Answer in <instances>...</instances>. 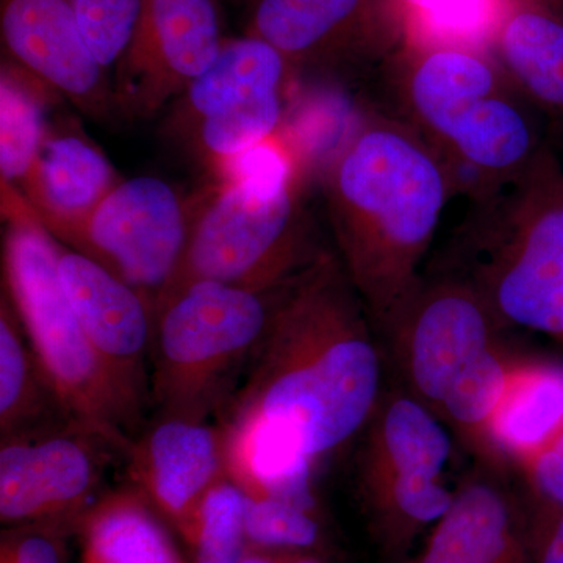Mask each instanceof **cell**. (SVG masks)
Wrapping results in <instances>:
<instances>
[{"mask_svg":"<svg viewBox=\"0 0 563 563\" xmlns=\"http://www.w3.org/2000/svg\"><path fill=\"white\" fill-rule=\"evenodd\" d=\"M384 351L340 258L318 255L277 291L246 376L218 417L290 433L320 470L361 435L384 395Z\"/></svg>","mask_w":563,"mask_h":563,"instance_id":"6da1fadb","label":"cell"},{"mask_svg":"<svg viewBox=\"0 0 563 563\" xmlns=\"http://www.w3.org/2000/svg\"><path fill=\"white\" fill-rule=\"evenodd\" d=\"M451 176L420 133L373 118L333 155L328 201L340 263L377 335L421 282Z\"/></svg>","mask_w":563,"mask_h":563,"instance_id":"7a4b0ae2","label":"cell"},{"mask_svg":"<svg viewBox=\"0 0 563 563\" xmlns=\"http://www.w3.org/2000/svg\"><path fill=\"white\" fill-rule=\"evenodd\" d=\"M279 288L257 291L195 282L155 303L151 344L155 415L210 420L225 409L265 336Z\"/></svg>","mask_w":563,"mask_h":563,"instance_id":"3957f363","label":"cell"},{"mask_svg":"<svg viewBox=\"0 0 563 563\" xmlns=\"http://www.w3.org/2000/svg\"><path fill=\"white\" fill-rule=\"evenodd\" d=\"M13 211L3 242L7 296L66 412L125 455L135 432L63 290L62 247L35 213H24L20 203Z\"/></svg>","mask_w":563,"mask_h":563,"instance_id":"277c9868","label":"cell"},{"mask_svg":"<svg viewBox=\"0 0 563 563\" xmlns=\"http://www.w3.org/2000/svg\"><path fill=\"white\" fill-rule=\"evenodd\" d=\"M299 190L301 180L274 191L220 184L190 218L184 257L157 302L195 282L272 291L301 273L320 254L307 251Z\"/></svg>","mask_w":563,"mask_h":563,"instance_id":"5b68a950","label":"cell"},{"mask_svg":"<svg viewBox=\"0 0 563 563\" xmlns=\"http://www.w3.org/2000/svg\"><path fill=\"white\" fill-rule=\"evenodd\" d=\"M561 195L521 196L477 242L472 282L499 324L548 333L563 343Z\"/></svg>","mask_w":563,"mask_h":563,"instance_id":"8992f818","label":"cell"},{"mask_svg":"<svg viewBox=\"0 0 563 563\" xmlns=\"http://www.w3.org/2000/svg\"><path fill=\"white\" fill-rule=\"evenodd\" d=\"M498 325L472 282L421 279L377 336L399 387L437 413L457 377L498 343Z\"/></svg>","mask_w":563,"mask_h":563,"instance_id":"52a82bcc","label":"cell"},{"mask_svg":"<svg viewBox=\"0 0 563 563\" xmlns=\"http://www.w3.org/2000/svg\"><path fill=\"white\" fill-rule=\"evenodd\" d=\"M113 454L102 433L68 421L0 440V520L5 526L76 528L101 498Z\"/></svg>","mask_w":563,"mask_h":563,"instance_id":"ba28073f","label":"cell"},{"mask_svg":"<svg viewBox=\"0 0 563 563\" xmlns=\"http://www.w3.org/2000/svg\"><path fill=\"white\" fill-rule=\"evenodd\" d=\"M190 218L165 180L150 176L121 180L81 229L73 251L128 282L154 312L184 257Z\"/></svg>","mask_w":563,"mask_h":563,"instance_id":"9c48e42d","label":"cell"},{"mask_svg":"<svg viewBox=\"0 0 563 563\" xmlns=\"http://www.w3.org/2000/svg\"><path fill=\"white\" fill-rule=\"evenodd\" d=\"M58 276L136 439L152 406L151 303L81 252L60 251Z\"/></svg>","mask_w":563,"mask_h":563,"instance_id":"30bf717a","label":"cell"},{"mask_svg":"<svg viewBox=\"0 0 563 563\" xmlns=\"http://www.w3.org/2000/svg\"><path fill=\"white\" fill-rule=\"evenodd\" d=\"M213 0H143L135 36L122 63V90L135 111L151 113L187 90L220 54Z\"/></svg>","mask_w":563,"mask_h":563,"instance_id":"8fae6325","label":"cell"},{"mask_svg":"<svg viewBox=\"0 0 563 563\" xmlns=\"http://www.w3.org/2000/svg\"><path fill=\"white\" fill-rule=\"evenodd\" d=\"M124 459L129 485L180 533L207 493L229 476L228 437L209 420L154 415Z\"/></svg>","mask_w":563,"mask_h":563,"instance_id":"7c38bea8","label":"cell"},{"mask_svg":"<svg viewBox=\"0 0 563 563\" xmlns=\"http://www.w3.org/2000/svg\"><path fill=\"white\" fill-rule=\"evenodd\" d=\"M401 32L388 0H254L250 33L291 66L372 54Z\"/></svg>","mask_w":563,"mask_h":563,"instance_id":"4fadbf2b","label":"cell"},{"mask_svg":"<svg viewBox=\"0 0 563 563\" xmlns=\"http://www.w3.org/2000/svg\"><path fill=\"white\" fill-rule=\"evenodd\" d=\"M13 62L81 106L101 101L102 73L81 38L74 0H0Z\"/></svg>","mask_w":563,"mask_h":563,"instance_id":"5bb4252c","label":"cell"},{"mask_svg":"<svg viewBox=\"0 0 563 563\" xmlns=\"http://www.w3.org/2000/svg\"><path fill=\"white\" fill-rule=\"evenodd\" d=\"M417 563H531L526 503L496 477L465 481Z\"/></svg>","mask_w":563,"mask_h":563,"instance_id":"9a60e30c","label":"cell"},{"mask_svg":"<svg viewBox=\"0 0 563 563\" xmlns=\"http://www.w3.org/2000/svg\"><path fill=\"white\" fill-rule=\"evenodd\" d=\"M101 151L76 135L47 136L24 181L35 217L73 246L99 203L120 184Z\"/></svg>","mask_w":563,"mask_h":563,"instance_id":"2e32d148","label":"cell"},{"mask_svg":"<svg viewBox=\"0 0 563 563\" xmlns=\"http://www.w3.org/2000/svg\"><path fill=\"white\" fill-rule=\"evenodd\" d=\"M409 46L413 49L407 79L410 110L440 144L470 110L506 87L504 70L484 51L448 44Z\"/></svg>","mask_w":563,"mask_h":563,"instance_id":"e0dca14e","label":"cell"},{"mask_svg":"<svg viewBox=\"0 0 563 563\" xmlns=\"http://www.w3.org/2000/svg\"><path fill=\"white\" fill-rule=\"evenodd\" d=\"M563 433V363L518 358L487 432L484 461L520 468Z\"/></svg>","mask_w":563,"mask_h":563,"instance_id":"ac0fdd59","label":"cell"},{"mask_svg":"<svg viewBox=\"0 0 563 563\" xmlns=\"http://www.w3.org/2000/svg\"><path fill=\"white\" fill-rule=\"evenodd\" d=\"M363 432L361 481L442 477L451 455L450 435L439 415L401 387L384 393Z\"/></svg>","mask_w":563,"mask_h":563,"instance_id":"d6986e66","label":"cell"},{"mask_svg":"<svg viewBox=\"0 0 563 563\" xmlns=\"http://www.w3.org/2000/svg\"><path fill=\"white\" fill-rule=\"evenodd\" d=\"M220 424L228 437L229 477L247 496L287 499L317 510L318 468L290 433L251 415L222 417Z\"/></svg>","mask_w":563,"mask_h":563,"instance_id":"ffe728a7","label":"cell"},{"mask_svg":"<svg viewBox=\"0 0 563 563\" xmlns=\"http://www.w3.org/2000/svg\"><path fill=\"white\" fill-rule=\"evenodd\" d=\"M492 47L525 95L563 110V0H514Z\"/></svg>","mask_w":563,"mask_h":563,"instance_id":"44dd1931","label":"cell"},{"mask_svg":"<svg viewBox=\"0 0 563 563\" xmlns=\"http://www.w3.org/2000/svg\"><path fill=\"white\" fill-rule=\"evenodd\" d=\"M81 563H188L162 515L132 485L109 492L81 518Z\"/></svg>","mask_w":563,"mask_h":563,"instance_id":"7402d4cb","label":"cell"},{"mask_svg":"<svg viewBox=\"0 0 563 563\" xmlns=\"http://www.w3.org/2000/svg\"><path fill=\"white\" fill-rule=\"evenodd\" d=\"M69 417L41 368L9 296L0 303V439L41 431Z\"/></svg>","mask_w":563,"mask_h":563,"instance_id":"603a6c76","label":"cell"},{"mask_svg":"<svg viewBox=\"0 0 563 563\" xmlns=\"http://www.w3.org/2000/svg\"><path fill=\"white\" fill-rule=\"evenodd\" d=\"M532 125L520 103L503 88L484 99L450 133L442 146L474 172L492 179L521 173L533 152Z\"/></svg>","mask_w":563,"mask_h":563,"instance_id":"cb8c5ba5","label":"cell"},{"mask_svg":"<svg viewBox=\"0 0 563 563\" xmlns=\"http://www.w3.org/2000/svg\"><path fill=\"white\" fill-rule=\"evenodd\" d=\"M291 66L272 44L255 36L229 40L206 73L187 88L190 117L201 121L210 114L282 91Z\"/></svg>","mask_w":563,"mask_h":563,"instance_id":"d4e9b609","label":"cell"},{"mask_svg":"<svg viewBox=\"0 0 563 563\" xmlns=\"http://www.w3.org/2000/svg\"><path fill=\"white\" fill-rule=\"evenodd\" d=\"M361 490L377 536L393 553L406 550L415 537L432 528L454 499V492L432 476L361 481Z\"/></svg>","mask_w":563,"mask_h":563,"instance_id":"484cf974","label":"cell"},{"mask_svg":"<svg viewBox=\"0 0 563 563\" xmlns=\"http://www.w3.org/2000/svg\"><path fill=\"white\" fill-rule=\"evenodd\" d=\"M514 0H388L409 44L492 47Z\"/></svg>","mask_w":563,"mask_h":563,"instance_id":"4316f807","label":"cell"},{"mask_svg":"<svg viewBox=\"0 0 563 563\" xmlns=\"http://www.w3.org/2000/svg\"><path fill=\"white\" fill-rule=\"evenodd\" d=\"M44 81L21 65L7 63L0 76V173L7 184L31 176L46 135Z\"/></svg>","mask_w":563,"mask_h":563,"instance_id":"83f0119b","label":"cell"},{"mask_svg":"<svg viewBox=\"0 0 563 563\" xmlns=\"http://www.w3.org/2000/svg\"><path fill=\"white\" fill-rule=\"evenodd\" d=\"M518 355L495 343L457 377L440 406V420L484 459L488 426L501 402Z\"/></svg>","mask_w":563,"mask_h":563,"instance_id":"f1b7e54d","label":"cell"},{"mask_svg":"<svg viewBox=\"0 0 563 563\" xmlns=\"http://www.w3.org/2000/svg\"><path fill=\"white\" fill-rule=\"evenodd\" d=\"M247 495L224 477L199 504L181 533L191 550L190 563H239L250 548L246 536Z\"/></svg>","mask_w":563,"mask_h":563,"instance_id":"f546056e","label":"cell"},{"mask_svg":"<svg viewBox=\"0 0 563 563\" xmlns=\"http://www.w3.org/2000/svg\"><path fill=\"white\" fill-rule=\"evenodd\" d=\"M282 121V91L258 96L199 121V144L217 166L276 135Z\"/></svg>","mask_w":563,"mask_h":563,"instance_id":"4dcf8cb0","label":"cell"},{"mask_svg":"<svg viewBox=\"0 0 563 563\" xmlns=\"http://www.w3.org/2000/svg\"><path fill=\"white\" fill-rule=\"evenodd\" d=\"M246 536L251 547L274 551H320L317 510L287 499L247 496Z\"/></svg>","mask_w":563,"mask_h":563,"instance_id":"1f68e13d","label":"cell"},{"mask_svg":"<svg viewBox=\"0 0 563 563\" xmlns=\"http://www.w3.org/2000/svg\"><path fill=\"white\" fill-rule=\"evenodd\" d=\"M81 38L102 69L124 57L143 10V0H74Z\"/></svg>","mask_w":563,"mask_h":563,"instance_id":"d6a6232c","label":"cell"},{"mask_svg":"<svg viewBox=\"0 0 563 563\" xmlns=\"http://www.w3.org/2000/svg\"><path fill=\"white\" fill-rule=\"evenodd\" d=\"M525 503L531 563H563V506L529 492Z\"/></svg>","mask_w":563,"mask_h":563,"instance_id":"836d02e7","label":"cell"},{"mask_svg":"<svg viewBox=\"0 0 563 563\" xmlns=\"http://www.w3.org/2000/svg\"><path fill=\"white\" fill-rule=\"evenodd\" d=\"M520 470L529 493L563 506V433Z\"/></svg>","mask_w":563,"mask_h":563,"instance_id":"e575fe53","label":"cell"},{"mask_svg":"<svg viewBox=\"0 0 563 563\" xmlns=\"http://www.w3.org/2000/svg\"><path fill=\"white\" fill-rule=\"evenodd\" d=\"M280 563H332L320 551H282Z\"/></svg>","mask_w":563,"mask_h":563,"instance_id":"d590c367","label":"cell"},{"mask_svg":"<svg viewBox=\"0 0 563 563\" xmlns=\"http://www.w3.org/2000/svg\"><path fill=\"white\" fill-rule=\"evenodd\" d=\"M280 553L282 551L265 550L250 544L239 563H280Z\"/></svg>","mask_w":563,"mask_h":563,"instance_id":"8d00e7d4","label":"cell"},{"mask_svg":"<svg viewBox=\"0 0 563 563\" xmlns=\"http://www.w3.org/2000/svg\"><path fill=\"white\" fill-rule=\"evenodd\" d=\"M559 207H561V213L563 217V195H561V198H559Z\"/></svg>","mask_w":563,"mask_h":563,"instance_id":"74e56055","label":"cell"}]
</instances>
